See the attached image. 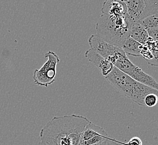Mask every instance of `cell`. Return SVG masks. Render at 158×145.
Wrapping results in <instances>:
<instances>
[{
    "label": "cell",
    "mask_w": 158,
    "mask_h": 145,
    "mask_svg": "<svg viewBox=\"0 0 158 145\" xmlns=\"http://www.w3.org/2000/svg\"><path fill=\"white\" fill-rule=\"evenodd\" d=\"M130 37L142 45H144L149 39L146 29L137 22H132Z\"/></svg>",
    "instance_id": "cell-10"
},
{
    "label": "cell",
    "mask_w": 158,
    "mask_h": 145,
    "mask_svg": "<svg viewBox=\"0 0 158 145\" xmlns=\"http://www.w3.org/2000/svg\"><path fill=\"white\" fill-rule=\"evenodd\" d=\"M127 14L133 22L158 15V0H126Z\"/></svg>",
    "instance_id": "cell-6"
},
{
    "label": "cell",
    "mask_w": 158,
    "mask_h": 145,
    "mask_svg": "<svg viewBox=\"0 0 158 145\" xmlns=\"http://www.w3.org/2000/svg\"><path fill=\"white\" fill-rule=\"evenodd\" d=\"M112 64L135 80L158 90V82L155 79L132 63L123 50H121L114 58Z\"/></svg>",
    "instance_id": "cell-4"
},
{
    "label": "cell",
    "mask_w": 158,
    "mask_h": 145,
    "mask_svg": "<svg viewBox=\"0 0 158 145\" xmlns=\"http://www.w3.org/2000/svg\"><path fill=\"white\" fill-rule=\"evenodd\" d=\"M158 15L150 16L137 22L146 29L150 28H158Z\"/></svg>",
    "instance_id": "cell-12"
},
{
    "label": "cell",
    "mask_w": 158,
    "mask_h": 145,
    "mask_svg": "<svg viewBox=\"0 0 158 145\" xmlns=\"http://www.w3.org/2000/svg\"><path fill=\"white\" fill-rule=\"evenodd\" d=\"M85 57L89 62L99 69L104 77L108 76L114 68V65L110 61L91 49L85 52Z\"/></svg>",
    "instance_id": "cell-8"
},
{
    "label": "cell",
    "mask_w": 158,
    "mask_h": 145,
    "mask_svg": "<svg viewBox=\"0 0 158 145\" xmlns=\"http://www.w3.org/2000/svg\"><path fill=\"white\" fill-rule=\"evenodd\" d=\"M146 30L149 37L158 42V28H150Z\"/></svg>",
    "instance_id": "cell-14"
},
{
    "label": "cell",
    "mask_w": 158,
    "mask_h": 145,
    "mask_svg": "<svg viewBox=\"0 0 158 145\" xmlns=\"http://www.w3.org/2000/svg\"><path fill=\"white\" fill-rule=\"evenodd\" d=\"M90 122L80 115L55 116L40 131V141L47 145H79L82 133Z\"/></svg>",
    "instance_id": "cell-1"
},
{
    "label": "cell",
    "mask_w": 158,
    "mask_h": 145,
    "mask_svg": "<svg viewBox=\"0 0 158 145\" xmlns=\"http://www.w3.org/2000/svg\"><path fill=\"white\" fill-rule=\"evenodd\" d=\"M113 139L103 128L90 122L82 133L79 145H110Z\"/></svg>",
    "instance_id": "cell-7"
},
{
    "label": "cell",
    "mask_w": 158,
    "mask_h": 145,
    "mask_svg": "<svg viewBox=\"0 0 158 145\" xmlns=\"http://www.w3.org/2000/svg\"><path fill=\"white\" fill-rule=\"evenodd\" d=\"M143 45L129 37L122 44L119 49L126 55L133 57H140Z\"/></svg>",
    "instance_id": "cell-11"
},
{
    "label": "cell",
    "mask_w": 158,
    "mask_h": 145,
    "mask_svg": "<svg viewBox=\"0 0 158 145\" xmlns=\"http://www.w3.org/2000/svg\"><path fill=\"white\" fill-rule=\"evenodd\" d=\"M121 143L123 145H142V141L139 137H134L127 143Z\"/></svg>",
    "instance_id": "cell-15"
},
{
    "label": "cell",
    "mask_w": 158,
    "mask_h": 145,
    "mask_svg": "<svg viewBox=\"0 0 158 145\" xmlns=\"http://www.w3.org/2000/svg\"><path fill=\"white\" fill-rule=\"evenodd\" d=\"M38 145H46V143H43V142H42V141H40V142L39 143V144Z\"/></svg>",
    "instance_id": "cell-16"
},
{
    "label": "cell",
    "mask_w": 158,
    "mask_h": 145,
    "mask_svg": "<svg viewBox=\"0 0 158 145\" xmlns=\"http://www.w3.org/2000/svg\"><path fill=\"white\" fill-rule=\"evenodd\" d=\"M132 22L128 15L115 16L102 14L95 25L97 35L106 42L119 48L130 37Z\"/></svg>",
    "instance_id": "cell-2"
},
{
    "label": "cell",
    "mask_w": 158,
    "mask_h": 145,
    "mask_svg": "<svg viewBox=\"0 0 158 145\" xmlns=\"http://www.w3.org/2000/svg\"><path fill=\"white\" fill-rule=\"evenodd\" d=\"M44 57L47 61L40 69H35L33 73V79L35 84L47 87L55 82L57 72V65L60 61L58 55L49 51Z\"/></svg>",
    "instance_id": "cell-5"
},
{
    "label": "cell",
    "mask_w": 158,
    "mask_h": 145,
    "mask_svg": "<svg viewBox=\"0 0 158 145\" xmlns=\"http://www.w3.org/2000/svg\"><path fill=\"white\" fill-rule=\"evenodd\" d=\"M104 78L120 93L139 106H145L144 99L149 94L158 95V90L137 82L115 67Z\"/></svg>",
    "instance_id": "cell-3"
},
{
    "label": "cell",
    "mask_w": 158,
    "mask_h": 145,
    "mask_svg": "<svg viewBox=\"0 0 158 145\" xmlns=\"http://www.w3.org/2000/svg\"><path fill=\"white\" fill-rule=\"evenodd\" d=\"M101 11L102 14L115 16L128 15L126 5L123 1H105Z\"/></svg>",
    "instance_id": "cell-9"
},
{
    "label": "cell",
    "mask_w": 158,
    "mask_h": 145,
    "mask_svg": "<svg viewBox=\"0 0 158 145\" xmlns=\"http://www.w3.org/2000/svg\"><path fill=\"white\" fill-rule=\"evenodd\" d=\"M158 95L155 94H149L144 99V104L148 107H153L158 103Z\"/></svg>",
    "instance_id": "cell-13"
}]
</instances>
